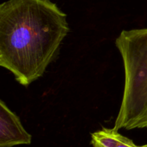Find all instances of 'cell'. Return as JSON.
<instances>
[{
    "instance_id": "obj_1",
    "label": "cell",
    "mask_w": 147,
    "mask_h": 147,
    "mask_svg": "<svg viewBox=\"0 0 147 147\" xmlns=\"http://www.w3.org/2000/svg\"><path fill=\"white\" fill-rule=\"evenodd\" d=\"M70 31L51 0H8L0 5V65L28 86L46 71Z\"/></svg>"
},
{
    "instance_id": "obj_2",
    "label": "cell",
    "mask_w": 147,
    "mask_h": 147,
    "mask_svg": "<svg viewBox=\"0 0 147 147\" xmlns=\"http://www.w3.org/2000/svg\"><path fill=\"white\" fill-rule=\"evenodd\" d=\"M115 45L122 59L125 83L114 129L147 128V28L123 30Z\"/></svg>"
},
{
    "instance_id": "obj_3",
    "label": "cell",
    "mask_w": 147,
    "mask_h": 147,
    "mask_svg": "<svg viewBox=\"0 0 147 147\" xmlns=\"http://www.w3.org/2000/svg\"><path fill=\"white\" fill-rule=\"evenodd\" d=\"M31 135L24 129L18 116L0 101V147L29 145Z\"/></svg>"
},
{
    "instance_id": "obj_4",
    "label": "cell",
    "mask_w": 147,
    "mask_h": 147,
    "mask_svg": "<svg viewBox=\"0 0 147 147\" xmlns=\"http://www.w3.org/2000/svg\"><path fill=\"white\" fill-rule=\"evenodd\" d=\"M91 140L93 147H147V145H135L133 140L122 136L114 128H103L95 132L91 135Z\"/></svg>"
}]
</instances>
